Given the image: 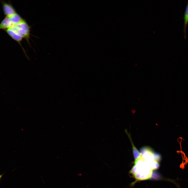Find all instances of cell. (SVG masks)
Returning <instances> with one entry per match:
<instances>
[{"instance_id":"6da1fadb","label":"cell","mask_w":188,"mask_h":188,"mask_svg":"<svg viewBox=\"0 0 188 188\" xmlns=\"http://www.w3.org/2000/svg\"><path fill=\"white\" fill-rule=\"evenodd\" d=\"M10 28L21 37L23 39H25L29 44L30 27L24 19L19 23L12 25Z\"/></svg>"},{"instance_id":"7a4b0ae2","label":"cell","mask_w":188,"mask_h":188,"mask_svg":"<svg viewBox=\"0 0 188 188\" xmlns=\"http://www.w3.org/2000/svg\"><path fill=\"white\" fill-rule=\"evenodd\" d=\"M155 152L150 147L145 146L140 149V153L142 156L145 160L152 162L154 160V154Z\"/></svg>"},{"instance_id":"3957f363","label":"cell","mask_w":188,"mask_h":188,"mask_svg":"<svg viewBox=\"0 0 188 188\" xmlns=\"http://www.w3.org/2000/svg\"><path fill=\"white\" fill-rule=\"evenodd\" d=\"M2 9L5 17H9L17 13L10 2L2 1Z\"/></svg>"},{"instance_id":"277c9868","label":"cell","mask_w":188,"mask_h":188,"mask_svg":"<svg viewBox=\"0 0 188 188\" xmlns=\"http://www.w3.org/2000/svg\"><path fill=\"white\" fill-rule=\"evenodd\" d=\"M4 31L12 39L19 43L25 52V50L21 43V42L23 39V38L10 28Z\"/></svg>"},{"instance_id":"5b68a950","label":"cell","mask_w":188,"mask_h":188,"mask_svg":"<svg viewBox=\"0 0 188 188\" xmlns=\"http://www.w3.org/2000/svg\"><path fill=\"white\" fill-rule=\"evenodd\" d=\"M12 25L9 18L5 17L0 23V30L5 31L10 28Z\"/></svg>"},{"instance_id":"8992f818","label":"cell","mask_w":188,"mask_h":188,"mask_svg":"<svg viewBox=\"0 0 188 188\" xmlns=\"http://www.w3.org/2000/svg\"><path fill=\"white\" fill-rule=\"evenodd\" d=\"M125 132L127 134L128 137L130 140L131 143L132 145V149L134 157L135 160H136L141 156L140 154V152L136 148L134 144H133L130 134L128 133L126 130H125Z\"/></svg>"},{"instance_id":"52a82bcc","label":"cell","mask_w":188,"mask_h":188,"mask_svg":"<svg viewBox=\"0 0 188 188\" xmlns=\"http://www.w3.org/2000/svg\"><path fill=\"white\" fill-rule=\"evenodd\" d=\"M184 20V32L185 38L186 37V29L188 23V2L185 9L183 16Z\"/></svg>"},{"instance_id":"ba28073f","label":"cell","mask_w":188,"mask_h":188,"mask_svg":"<svg viewBox=\"0 0 188 188\" xmlns=\"http://www.w3.org/2000/svg\"><path fill=\"white\" fill-rule=\"evenodd\" d=\"M9 18L12 25H15L19 23L24 19L17 13Z\"/></svg>"},{"instance_id":"9c48e42d","label":"cell","mask_w":188,"mask_h":188,"mask_svg":"<svg viewBox=\"0 0 188 188\" xmlns=\"http://www.w3.org/2000/svg\"><path fill=\"white\" fill-rule=\"evenodd\" d=\"M2 176V175H0V180L1 179Z\"/></svg>"}]
</instances>
